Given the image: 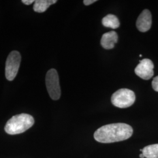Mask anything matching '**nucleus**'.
Returning a JSON list of instances; mask_svg holds the SVG:
<instances>
[{"mask_svg": "<svg viewBox=\"0 0 158 158\" xmlns=\"http://www.w3.org/2000/svg\"><path fill=\"white\" fill-rule=\"evenodd\" d=\"M133 129L130 125L115 123L104 125L94 134L96 141L101 143H113L124 141L132 136Z\"/></svg>", "mask_w": 158, "mask_h": 158, "instance_id": "f257e3e1", "label": "nucleus"}, {"mask_svg": "<svg viewBox=\"0 0 158 158\" xmlns=\"http://www.w3.org/2000/svg\"><path fill=\"white\" fill-rule=\"evenodd\" d=\"M34 117L27 114L16 115L10 119L6 125L5 131L10 135L19 134L25 132L34 124Z\"/></svg>", "mask_w": 158, "mask_h": 158, "instance_id": "f03ea898", "label": "nucleus"}, {"mask_svg": "<svg viewBox=\"0 0 158 158\" xmlns=\"http://www.w3.org/2000/svg\"><path fill=\"white\" fill-rule=\"evenodd\" d=\"M135 94L133 91L128 89H121L111 96V102L117 107H129L135 101Z\"/></svg>", "mask_w": 158, "mask_h": 158, "instance_id": "7ed1b4c3", "label": "nucleus"}, {"mask_svg": "<svg viewBox=\"0 0 158 158\" xmlns=\"http://www.w3.org/2000/svg\"><path fill=\"white\" fill-rule=\"evenodd\" d=\"M46 85L51 98L57 100L61 96L59 78L56 70L54 69H50L46 75Z\"/></svg>", "mask_w": 158, "mask_h": 158, "instance_id": "20e7f679", "label": "nucleus"}, {"mask_svg": "<svg viewBox=\"0 0 158 158\" xmlns=\"http://www.w3.org/2000/svg\"><path fill=\"white\" fill-rule=\"evenodd\" d=\"M21 61V56L18 51H12L9 54L6 64V77L8 80L12 81L15 78Z\"/></svg>", "mask_w": 158, "mask_h": 158, "instance_id": "39448f33", "label": "nucleus"}, {"mask_svg": "<svg viewBox=\"0 0 158 158\" xmlns=\"http://www.w3.org/2000/svg\"><path fill=\"white\" fill-rule=\"evenodd\" d=\"M139 62L135 69L136 74L144 80H149L152 77L154 74L152 61L149 59H144Z\"/></svg>", "mask_w": 158, "mask_h": 158, "instance_id": "423d86ee", "label": "nucleus"}, {"mask_svg": "<svg viewBox=\"0 0 158 158\" xmlns=\"http://www.w3.org/2000/svg\"><path fill=\"white\" fill-rule=\"evenodd\" d=\"M136 28L142 32L149 31L152 25V15L148 10H144L138 18L136 23Z\"/></svg>", "mask_w": 158, "mask_h": 158, "instance_id": "0eeeda50", "label": "nucleus"}, {"mask_svg": "<svg viewBox=\"0 0 158 158\" xmlns=\"http://www.w3.org/2000/svg\"><path fill=\"white\" fill-rule=\"evenodd\" d=\"M118 35L115 31H110L103 34L101 40V45L105 49H111L118 42Z\"/></svg>", "mask_w": 158, "mask_h": 158, "instance_id": "6e6552de", "label": "nucleus"}, {"mask_svg": "<svg viewBox=\"0 0 158 158\" xmlns=\"http://www.w3.org/2000/svg\"><path fill=\"white\" fill-rule=\"evenodd\" d=\"M57 2L56 0H37L34 2L33 9L36 12H44L52 4Z\"/></svg>", "mask_w": 158, "mask_h": 158, "instance_id": "1a4fd4ad", "label": "nucleus"}, {"mask_svg": "<svg viewBox=\"0 0 158 158\" xmlns=\"http://www.w3.org/2000/svg\"><path fill=\"white\" fill-rule=\"evenodd\" d=\"M102 25L108 28L117 29L119 27V21L118 18L113 14H108L102 19Z\"/></svg>", "mask_w": 158, "mask_h": 158, "instance_id": "9d476101", "label": "nucleus"}, {"mask_svg": "<svg viewBox=\"0 0 158 158\" xmlns=\"http://www.w3.org/2000/svg\"><path fill=\"white\" fill-rule=\"evenodd\" d=\"M142 153L146 158H158V144L148 145L142 149Z\"/></svg>", "mask_w": 158, "mask_h": 158, "instance_id": "9b49d317", "label": "nucleus"}, {"mask_svg": "<svg viewBox=\"0 0 158 158\" xmlns=\"http://www.w3.org/2000/svg\"><path fill=\"white\" fill-rule=\"evenodd\" d=\"M153 89L155 91L158 92V76L155 77L152 82Z\"/></svg>", "mask_w": 158, "mask_h": 158, "instance_id": "f8f14e48", "label": "nucleus"}, {"mask_svg": "<svg viewBox=\"0 0 158 158\" xmlns=\"http://www.w3.org/2000/svg\"><path fill=\"white\" fill-rule=\"evenodd\" d=\"M96 0H85L83 1V3L85 6H89L92 4H93L94 2H96Z\"/></svg>", "mask_w": 158, "mask_h": 158, "instance_id": "ddd939ff", "label": "nucleus"}, {"mask_svg": "<svg viewBox=\"0 0 158 158\" xmlns=\"http://www.w3.org/2000/svg\"><path fill=\"white\" fill-rule=\"evenodd\" d=\"M22 2L25 5H30L34 2L35 1L34 0H23Z\"/></svg>", "mask_w": 158, "mask_h": 158, "instance_id": "4468645a", "label": "nucleus"}, {"mask_svg": "<svg viewBox=\"0 0 158 158\" xmlns=\"http://www.w3.org/2000/svg\"><path fill=\"white\" fill-rule=\"evenodd\" d=\"M139 157L141 158H145V156H144V155L141 153L140 155H139Z\"/></svg>", "mask_w": 158, "mask_h": 158, "instance_id": "2eb2a0df", "label": "nucleus"}]
</instances>
